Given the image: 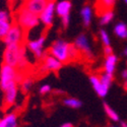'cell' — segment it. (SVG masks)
Here are the masks:
<instances>
[{
	"label": "cell",
	"instance_id": "6da1fadb",
	"mask_svg": "<svg viewBox=\"0 0 127 127\" xmlns=\"http://www.w3.org/2000/svg\"><path fill=\"white\" fill-rule=\"evenodd\" d=\"M15 23L19 25L25 31H29L32 29H35L40 24V18L39 15L29 11L25 7H22L16 14L15 17Z\"/></svg>",
	"mask_w": 127,
	"mask_h": 127
},
{
	"label": "cell",
	"instance_id": "7a4b0ae2",
	"mask_svg": "<svg viewBox=\"0 0 127 127\" xmlns=\"http://www.w3.org/2000/svg\"><path fill=\"white\" fill-rule=\"evenodd\" d=\"M69 43L62 39H58L49 48L50 55L54 56L63 64L69 61Z\"/></svg>",
	"mask_w": 127,
	"mask_h": 127
},
{
	"label": "cell",
	"instance_id": "3957f363",
	"mask_svg": "<svg viewBox=\"0 0 127 127\" xmlns=\"http://www.w3.org/2000/svg\"><path fill=\"white\" fill-rule=\"evenodd\" d=\"M25 30L17 25L16 23H12L11 27H10L8 33L6 36L3 38V43L5 45H10V44H17L22 45L25 42Z\"/></svg>",
	"mask_w": 127,
	"mask_h": 127
},
{
	"label": "cell",
	"instance_id": "277c9868",
	"mask_svg": "<svg viewBox=\"0 0 127 127\" xmlns=\"http://www.w3.org/2000/svg\"><path fill=\"white\" fill-rule=\"evenodd\" d=\"M19 57H20V45L17 44L5 45V49L3 52V63L14 68H17Z\"/></svg>",
	"mask_w": 127,
	"mask_h": 127
},
{
	"label": "cell",
	"instance_id": "5b68a950",
	"mask_svg": "<svg viewBox=\"0 0 127 127\" xmlns=\"http://www.w3.org/2000/svg\"><path fill=\"white\" fill-rule=\"evenodd\" d=\"M16 74H17L16 68L3 63L1 65V69H0V89L4 91L10 83L15 82Z\"/></svg>",
	"mask_w": 127,
	"mask_h": 127
},
{
	"label": "cell",
	"instance_id": "8992f818",
	"mask_svg": "<svg viewBox=\"0 0 127 127\" xmlns=\"http://www.w3.org/2000/svg\"><path fill=\"white\" fill-rule=\"evenodd\" d=\"M45 42H46V37L45 36H41L36 40H32L29 41L27 43L28 49L33 53L34 56L37 59H43L44 56L46 55L44 52V46H45Z\"/></svg>",
	"mask_w": 127,
	"mask_h": 127
},
{
	"label": "cell",
	"instance_id": "52a82bcc",
	"mask_svg": "<svg viewBox=\"0 0 127 127\" xmlns=\"http://www.w3.org/2000/svg\"><path fill=\"white\" fill-rule=\"evenodd\" d=\"M77 50L86 56L88 59H92L94 57L93 55V51H92V48H91V45H90V41L87 37V35L84 34H80L79 36H77V38L75 39L74 43H73Z\"/></svg>",
	"mask_w": 127,
	"mask_h": 127
},
{
	"label": "cell",
	"instance_id": "ba28073f",
	"mask_svg": "<svg viewBox=\"0 0 127 127\" xmlns=\"http://www.w3.org/2000/svg\"><path fill=\"white\" fill-rule=\"evenodd\" d=\"M55 3L56 2H47L43 11L39 15L40 23H42L47 28H50L53 25V20H54L55 15Z\"/></svg>",
	"mask_w": 127,
	"mask_h": 127
},
{
	"label": "cell",
	"instance_id": "9c48e42d",
	"mask_svg": "<svg viewBox=\"0 0 127 127\" xmlns=\"http://www.w3.org/2000/svg\"><path fill=\"white\" fill-rule=\"evenodd\" d=\"M4 92V98H3V104L5 107H10L12 106L17 99V93H18V88L17 83L12 82L3 91Z\"/></svg>",
	"mask_w": 127,
	"mask_h": 127
},
{
	"label": "cell",
	"instance_id": "30bf717a",
	"mask_svg": "<svg viewBox=\"0 0 127 127\" xmlns=\"http://www.w3.org/2000/svg\"><path fill=\"white\" fill-rule=\"evenodd\" d=\"M63 66V63L52 55H45L43 58V66L42 69L45 71H59Z\"/></svg>",
	"mask_w": 127,
	"mask_h": 127
},
{
	"label": "cell",
	"instance_id": "8fae6325",
	"mask_svg": "<svg viewBox=\"0 0 127 127\" xmlns=\"http://www.w3.org/2000/svg\"><path fill=\"white\" fill-rule=\"evenodd\" d=\"M46 4H47L46 0H26L23 7H25L29 11L37 15H40V13L45 8Z\"/></svg>",
	"mask_w": 127,
	"mask_h": 127
},
{
	"label": "cell",
	"instance_id": "7c38bea8",
	"mask_svg": "<svg viewBox=\"0 0 127 127\" xmlns=\"http://www.w3.org/2000/svg\"><path fill=\"white\" fill-rule=\"evenodd\" d=\"M117 62H118V57L114 53L107 55L104 62V72L108 73V74H114Z\"/></svg>",
	"mask_w": 127,
	"mask_h": 127
},
{
	"label": "cell",
	"instance_id": "4fadbf2b",
	"mask_svg": "<svg viewBox=\"0 0 127 127\" xmlns=\"http://www.w3.org/2000/svg\"><path fill=\"white\" fill-rule=\"evenodd\" d=\"M72 8V3L69 0H62L57 3H55V13L57 15H59L60 17L70 14Z\"/></svg>",
	"mask_w": 127,
	"mask_h": 127
},
{
	"label": "cell",
	"instance_id": "5bb4252c",
	"mask_svg": "<svg viewBox=\"0 0 127 127\" xmlns=\"http://www.w3.org/2000/svg\"><path fill=\"white\" fill-rule=\"evenodd\" d=\"M90 82H91L92 87L94 88L95 92L97 93V95H98L99 97H101V98H105V97L108 95V93L106 92V91L103 89V87H102L99 75H95V74L90 75Z\"/></svg>",
	"mask_w": 127,
	"mask_h": 127
},
{
	"label": "cell",
	"instance_id": "9a60e30c",
	"mask_svg": "<svg viewBox=\"0 0 127 127\" xmlns=\"http://www.w3.org/2000/svg\"><path fill=\"white\" fill-rule=\"evenodd\" d=\"M80 16L82 19V24L86 28H89L92 24L93 18V9L91 5H84L80 10Z\"/></svg>",
	"mask_w": 127,
	"mask_h": 127
},
{
	"label": "cell",
	"instance_id": "2e32d148",
	"mask_svg": "<svg viewBox=\"0 0 127 127\" xmlns=\"http://www.w3.org/2000/svg\"><path fill=\"white\" fill-rule=\"evenodd\" d=\"M100 81H101V84L103 89L109 93V90L111 88V84L113 82V74H108V73H103V74H101L100 76Z\"/></svg>",
	"mask_w": 127,
	"mask_h": 127
},
{
	"label": "cell",
	"instance_id": "e0dca14e",
	"mask_svg": "<svg viewBox=\"0 0 127 127\" xmlns=\"http://www.w3.org/2000/svg\"><path fill=\"white\" fill-rule=\"evenodd\" d=\"M103 107H104V110H105V113L107 114L108 117L114 121V122H119L120 121V117H119V115L117 114V112H116L110 105H108L107 103H104L103 104Z\"/></svg>",
	"mask_w": 127,
	"mask_h": 127
},
{
	"label": "cell",
	"instance_id": "ac0fdd59",
	"mask_svg": "<svg viewBox=\"0 0 127 127\" xmlns=\"http://www.w3.org/2000/svg\"><path fill=\"white\" fill-rule=\"evenodd\" d=\"M126 32H127V26L124 23H118L114 27V34L120 39L126 38Z\"/></svg>",
	"mask_w": 127,
	"mask_h": 127
},
{
	"label": "cell",
	"instance_id": "d6986e66",
	"mask_svg": "<svg viewBox=\"0 0 127 127\" xmlns=\"http://www.w3.org/2000/svg\"><path fill=\"white\" fill-rule=\"evenodd\" d=\"M63 104L71 109H79L82 106V102L76 98H65L63 100Z\"/></svg>",
	"mask_w": 127,
	"mask_h": 127
},
{
	"label": "cell",
	"instance_id": "ffe728a7",
	"mask_svg": "<svg viewBox=\"0 0 127 127\" xmlns=\"http://www.w3.org/2000/svg\"><path fill=\"white\" fill-rule=\"evenodd\" d=\"M114 18V12L112 9H109V10H106L104 11L102 14H101V17H100V24L101 26H106L110 24Z\"/></svg>",
	"mask_w": 127,
	"mask_h": 127
},
{
	"label": "cell",
	"instance_id": "44dd1931",
	"mask_svg": "<svg viewBox=\"0 0 127 127\" xmlns=\"http://www.w3.org/2000/svg\"><path fill=\"white\" fill-rule=\"evenodd\" d=\"M4 120H5L6 127H18V124H17V115L14 112L8 113L4 117Z\"/></svg>",
	"mask_w": 127,
	"mask_h": 127
},
{
	"label": "cell",
	"instance_id": "7402d4cb",
	"mask_svg": "<svg viewBox=\"0 0 127 127\" xmlns=\"http://www.w3.org/2000/svg\"><path fill=\"white\" fill-rule=\"evenodd\" d=\"M12 25L11 20H1L0 19V40H3Z\"/></svg>",
	"mask_w": 127,
	"mask_h": 127
},
{
	"label": "cell",
	"instance_id": "603a6c76",
	"mask_svg": "<svg viewBox=\"0 0 127 127\" xmlns=\"http://www.w3.org/2000/svg\"><path fill=\"white\" fill-rule=\"evenodd\" d=\"M19 84H20V90H22V92H23L24 94H28V93L31 91L32 87H33L34 80L32 79L31 77H25V78L23 79V81L20 82Z\"/></svg>",
	"mask_w": 127,
	"mask_h": 127
},
{
	"label": "cell",
	"instance_id": "cb8c5ba5",
	"mask_svg": "<svg viewBox=\"0 0 127 127\" xmlns=\"http://www.w3.org/2000/svg\"><path fill=\"white\" fill-rule=\"evenodd\" d=\"M98 2H100V3H97V4H100V6H101L100 10H102V8H104V11H106V10L113 8V6L115 4V0H98Z\"/></svg>",
	"mask_w": 127,
	"mask_h": 127
},
{
	"label": "cell",
	"instance_id": "d4e9b609",
	"mask_svg": "<svg viewBox=\"0 0 127 127\" xmlns=\"http://www.w3.org/2000/svg\"><path fill=\"white\" fill-rule=\"evenodd\" d=\"M79 54H80V52L77 50V48L73 44H70L69 45V61L76 60L79 57Z\"/></svg>",
	"mask_w": 127,
	"mask_h": 127
},
{
	"label": "cell",
	"instance_id": "484cf974",
	"mask_svg": "<svg viewBox=\"0 0 127 127\" xmlns=\"http://www.w3.org/2000/svg\"><path fill=\"white\" fill-rule=\"evenodd\" d=\"M100 38L102 43L104 44V46H110L111 41H110V37L108 35V33L105 30H101L100 31Z\"/></svg>",
	"mask_w": 127,
	"mask_h": 127
},
{
	"label": "cell",
	"instance_id": "4316f807",
	"mask_svg": "<svg viewBox=\"0 0 127 127\" xmlns=\"http://www.w3.org/2000/svg\"><path fill=\"white\" fill-rule=\"evenodd\" d=\"M51 91H52V88H51L50 84H43V86L40 88L39 93L41 95H47V94L51 93Z\"/></svg>",
	"mask_w": 127,
	"mask_h": 127
},
{
	"label": "cell",
	"instance_id": "83f0119b",
	"mask_svg": "<svg viewBox=\"0 0 127 127\" xmlns=\"http://www.w3.org/2000/svg\"><path fill=\"white\" fill-rule=\"evenodd\" d=\"M61 24H62V27L63 29H67L68 26H69V22H70V14H67V15H64L61 17Z\"/></svg>",
	"mask_w": 127,
	"mask_h": 127
},
{
	"label": "cell",
	"instance_id": "f1b7e54d",
	"mask_svg": "<svg viewBox=\"0 0 127 127\" xmlns=\"http://www.w3.org/2000/svg\"><path fill=\"white\" fill-rule=\"evenodd\" d=\"M0 19L1 20H10V14L6 11V10H1L0 9Z\"/></svg>",
	"mask_w": 127,
	"mask_h": 127
},
{
	"label": "cell",
	"instance_id": "f546056e",
	"mask_svg": "<svg viewBox=\"0 0 127 127\" xmlns=\"http://www.w3.org/2000/svg\"><path fill=\"white\" fill-rule=\"evenodd\" d=\"M113 53V49L111 46H104V54L107 56V55H110Z\"/></svg>",
	"mask_w": 127,
	"mask_h": 127
},
{
	"label": "cell",
	"instance_id": "4dcf8cb0",
	"mask_svg": "<svg viewBox=\"0 0 127 127\" xmlns=\"http://www.w3.org/2000/svg\"><path fill=\"white\" fill-rule=\"evenodd\" d=\"M121 76H122L123 79H127V69H124L121 72Z\"/></svg>",
	"mask_w": 127,
	"mask_h": 127
},
{
	"label": "cell",
	"instance_id": "1f68e13d",
	"mask_svg": "<svg viewBox=\"0 0 127 127\" xmlns=\"http://www.w3.org/2000/svg\"><path fill=\"white\" fill-rule=\"evenodd\" d=\"M60 127H73V125H72V123H70V122H65V123H63Z\"/></svg>",
	"mask_w": 127,
	"mask_h": 127
},
{
	"label": "cell",
	"instance_id": "d6a6232c",
	"mask_svg": "<svg viewBox=\"0 0 127 127\" xmlns=\"http://www.w3.org/2000/svg\"><path fill=\"white\" fill-rule=\"evenodd\" d=\"M0 127H6V124H5V120H4V118L0 119Z\"/></svg>",
	"mask_w": 127,
	"mask_h": 127
},
{
	"label": "cell",
	"instance_id": "836d02e7",
	"mask_svg": "<svg viewBox=\"0 0 127 127\" xmlns=\"http://www.w3.org/2000/svg\"><path fill=\"white\" fill-rule=\"evenodd\" d=\"M123 55L124 56H127V47H125L124 50H123Z\"/></svg>",
	"mask_w": 127,
	"mask_h": 127
},
{
	"label": "cell",
	"instance_id": "e575fe53",
	"mask_svg": "<svg viewBox=\"0 0 127 127\" xmlns=\"http://www.w3.org/2000/svg\"><path fill=\"white\" fill-rule=\"evenodd\" d=\"M121 127H127V122L122 121V122H121Z\"/></svg>",
	"mask_w": 127,
	"mask_h": 127
},
{
	"label": "cell",
	"instance_id": "d590c367",
	"mask_svg": "<svg viewBox=\"0 0 127 127\" xmlns=\"http://www.w3.org/2000/svg\"><path fill=\"white\" fill-rule=\"evenodd\" d=\"M124 88L127 90V79H124Z\"/></svg>",
	"mask_w": 127,
	"mask_h": 127
},
{
	"label": "cell",
	"instance_id": "8d00e7d4",
	"mask_svg": "<svg viewBox=\"0 0 127 127\" xmlns=\"http://www.w3.org/2000/svg\"><path fill=\"white\" fill-rule=\"evenodd\" d=\"M47 2H56V0H46Z\"/></svg>",
	"mask_w": 127,
	"mask_h": 127
},
{
	"label": "cell",
	"instance_id": "74e56055",
	"mask_svg": "<svg viewBox=\"0 0 127 127\" xmlns=\"http://www.w3.org/2000/svg\"><path fill=\"white\" fill-rule=\"evenodd\" d=\"M109 127H119V126H115V125H113V126H109Z\"/></svg>",
	"mask_w": 127,
	"mask_h": 127
},
{
	"label": "cell",
	"instance_id": "f35d334b",
	"mask_svg": "<svg viewBox=\"0 0 127 127\" xmlns=\"http://www.w3.org/2000/svg\"><path fill=\"white\" fill-rule=\"evenodd\" d=\"M8 1H10V2H13V1H14V0H8Z\"/></svg>",
	"mask_w": 127,
	"mask_h": 127
},
{
	"label": "cell",
	"instance_id": "ab89813d",
	"mask_svg": "<svg viewBox=\"0 0 127 127\" xmlns=\"http://www.w3.org/2000/svg\"><path fill=\"white\" fill-rule=\"evenodd\" d=\"M123 1H124V2H125V3L127 4V0H123Z\"/></svg>",
	"mask_w": 127,
	"mask_h": 127
},
{
	"label": "cell",
	"instance_id": "60d3db41",
	"mask_svg": "<svg viewBox=\"0 0 127 127\" xmlns=\"http://www.w3.org/2000/svg\"><path fill=\"white\" fill-rule=\"evenodd\" d=\"M126 38H127V32H126Z\"/></svg>",
	"mask_w": 127,
	"mask_h": 127
},
{
	"label": "cell",
	"instance_id": "b9f144b4",
	"mask_svg": "<svg viewBox=\"0 0 127 127\" xmlns=\"http://www.w3.org/2000/svg\"><path fill=\"white\" fill-rule=\"evenodd\" d=\"M126 65H127V62H126Z\"/></svg>",
	"mask_w": 127,
	"mask_h": 127
}]
</instances>
